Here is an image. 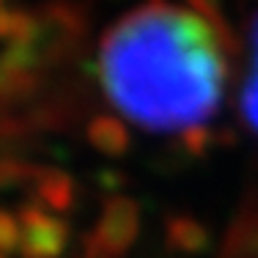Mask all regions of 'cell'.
<instances>
[{
	"instance_id": "1",
	"label": "cell",
	"mask_w": 258,
	"mask_h": 258,
	"mask_svg": "<svg viewBox=\"0 0 258 258\" xmlns=\"http://www.w3.org/2000/svg\"><path fill=\"white\" fill-rule=\"evenodd\" d=\"M96 69L107 102L124 118L151 132H184L217 113L228 58L198 11L146 0L107 28Z\"/></svg>"
},
{
	"instance_id": "2",
	"label": "cell",
	"mask_w": 258,
	"mask_h": 258,
	"mask_svg": "<svg viewBox=\"0 0 258 258\" xmlns=\"http://www.w3.org/2000/svg\"><path fill=\"white\" fill-rule=\"evenodd\" d=\"M66 244V228L41 206L20 212V253L22 258H58Z\"/></svg>"
},
{
	"instance_id": "3",
	"label": "cell",
	"mask_w": 258,
	"mask_h": 258,
	"mask_svg": "<svg viewBox=\"0 0 258 258\" xmlns=\"http://www.w3.org/2000/svg\"><path fill=\"white\" fill-rule=\"evenodd\" d=\"M39 201L44 204V209H66V201H69V184L60 173H44L39 179Z\"/></svg>"
},
{
	"instance_id": "4",
	"label": "cell",
	"mask_w": 258,
	"mask_h": 258,
	"mask_svg": "<svg viewBox=\"0 0 258 258\" xmlns=\"http://www.w3.org/2000/svg\"><path fill=\"white\" fill-rule=\"evenodd\" d=\"M20 250V217L0 212V258Z\"/></svg>"
},
{
	"instance_id": "5",
	"label": "cell",
	"mask_w": 258,
	"mask_h": 258,
	"mask_svg": "<svg viewBox=\"0 0 258 258\" xmlns=\"http://www.w3.org/2000/svg\"><path fill=\"white\" fill-rule=\"evenodd\" d=\"M244 102H247L250 118L258 124V22L253 30V60H250V77H247V88H244Z\"/></svg>"
}]
</instances>
